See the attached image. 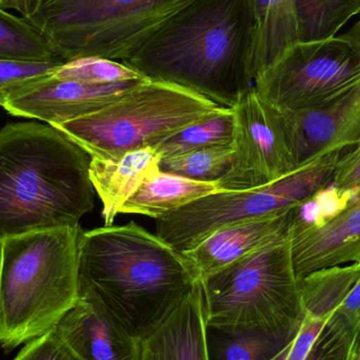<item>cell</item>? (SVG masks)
Here are the masks:
<instances>
[{"instance_id": "obj_1", "label": "cell", "mask_w": 360, "mask_h": 360, "mask_svg": "<svg viewBox=\"0 0 360 360\" xmlns=\"http://www.w3.org/2000/svg\"><path fill=\"white\" fill-rule=\"evenodd\" d=\"M198 281L181 253L135 222L82 233L78 300L98 307L139 342Z\"/></svg>"}, {"instance_id": "obj_2", "label": "cell", "mask_w": 360, "mask_h": 360, "mask_svg": "<svg viewBox=\"0 0 360 360\" xmlns=\"http://www.w3.org/2000/svg\"><path fill=\"white\" fill-rule=\"evenodd\" d=\"M252 50L250 0H198L124 63L147 79L233 108L254 84Z\"/></svg>"}, {"instance_id": "obj_3", "label": "cell", "mask_w": 360, "mask_h": 360, "mask_svg": "<svg viewBox=\"0 0 360 360\" xmlns=\"http://www.w3.org/2000/svg\"><path fill=\"white\" fill-rule=\"evenodd\" d=\"M91 156L58 129L40 122L0 131V241L77 226L94 207Z\"/></svg>"}, {"instance_id": "obj_4", "label": "cell", "mask_w": 360, "mask_h": 360, "mask_svg": "<svg viewBox=\"0 0 360 360\" xmlns=\"http://www.w3.org/2000/svg\"><path fill=\"white\" fill-rule=\"evenodd\" d=\"M80 224L0 241V347L52 331L78 302Z\"/></svg>"}, {"instance_id": "obj_5", "label": "cell", "mask_w": 360, "mask_h": 360, "mask_svg": "<svg viewBox=\"0 0 360 360\" xmlns=\"http://www.w3.org/2000/svg\"><path fill=\"white\" fill-rule=\"evenodd\" d=\"M200 283L210 327L292 340L304 321L290 237L233 262Z\"/></svg>"}, {"instance_id": "obj_6", "label": "cell", "mask_w": 360, "mask_h": 360, "mask_svg": "<svg viewBox=\"0 0 360 360\" xmlns=\"http://www.w3.org/2000/svg\"><path fill=\"white\" fill-rule=\"evenodd\" d=\"M198 0H33L25 17L63 63L101 57L124 63Z\"/></svg>"}, {"instance_id": "obj_7", "label": "cell", "mask_w": 360, "mask_h": 360, "mask_svg": "<svg viewBox=\"0 0 360 360\" xmlns=\"http://www.w3.org/2000/svg\"><path fill=\"white\" fill-rule=\"evenodd\" d=\"M218 107L193 91L147 80L99 111L54 128L91 158L118 160L129 152L155 147Z\"/></svg>"}, {"instance_id": "obj_8", "label": "cell", "mask_w": 360, "mask_h": 360, "mask_svg": "<svg viewBox=\"0 0 360 360\" xmlns=\"http://www.w3.org/2000/svg\"><path fill=\"white\" fill-rule=\"evenodd\" d=\"M344 151L329 152L260 188L222 191L197 199L156 219V235L182 253L224 226L300 207L329 186Z\"/></svg>"}, {"instance_id": "obj_9", "label": "cell", "mask_w": 360, "mask_h": 360, "mask_svg": "<svg viewBox=\"0 0 360 360\" xmlns=\"http://www.w3.org/2000/svg\"><path fill=\"white\" fill-rule=\"evenodd\" d=\"M359 82L360 19L342 35L294 44L253 86L274 109L298 112L321 107Z\"/></svg>"}, {"instance_id": "obj_10", "label": "cell", "mask_w": 360, "mask_h": 360, "mask_svg": "<svg viewBox=\"0 0 360 360\" xmlns=\"http://www.w3.org/2000/svg\"><path fill=\"white\" fill-rule=\"evenodd\" d=\"M232 109L234 154L228 172L217 180L222 191L260 188L298 169L283 112L262 101L254 86Z\"/></svg>"}, {"instance_id": "obj_11", "label": "cell", "mask_w": 360, "mask_h": 360, "mask_svg": "<svg viewBox=\"0 0 360 360\" xmlns=\"http://www.w3.org/2000/svg\"><path fill=\"white\" fill-rule=\"evenodd\" d=\"M290 243L298 281L321 269L360 262V188L323 217L304 221L294 212Z\"/></svg>"}, {"instance_id": "obj_12", "label": "cell", "mask_w": 360, "mask_h": 360, "mask_svg": "<svg viewBox=\"0 0 360 360\" xmlns=\"http://www.w3.org/2000/svg\"><path fill=\"white\" fill-rule=\"evenodd\" d=\"M147 80L93 86L51 75L11 97L4 108L12 115L56 127L99 111Z\"/></svg>"}, {"instance_id": "obj_13", "label": "cell", "mask_w": 360, "mask_h": 360, "mask_svg": "<svg viewBox=\"0 0 360 360\" xmlns=\"http://www.w3.org/2000/svg\"><path fill=\"white\" fill-rule=\"evenodd\" d=\"M283 114L297 168L329 152L356 146L360 139V82L316 109Z\"/></svg>"}, {"instance_id": "obj_14", "label": "cell", "mask_w": 360, "mask_h": 360, "mask_svg": "<svg viewBox=\"0 0 360 360\" xmlns=\"http://www.w3.org/2000/svg\"><path fill=\"white\" fill-rule=\"evenodd\" d=\"M295 207L216 230L188 251L182 252L199 281L250 254L290 237Z\"/></svg>"}, {"instance_id": "obj_15", "label": "cell", "mask_w": 360, "mask_h": 360, "mask_svg": "<svg viewBox=\"0 0 360 360\" xmlns=\"http://www.w3.org/2000/svg\"><path fill=\"white\" fill-rule=\"evenodd\" d=\"M53 331L78 360L139 359L141 342L84 300H78Z\"/></svg>"}, {"instance_id": "obj_16", "label": "cell", "mask_w": 360, "mask_h": 360, "mask_svg": "<svg viewBox=\"0 0 360 360\" xmlns=\"http://www.w3.org/2000/svg\"><path fill=\"white\" fill-rule=\"evenodd\" d=\"M304 319L293 340L271 360H349L359 330L338 312L340 304L302 296Z\"/></svg>"}, {"instance_id": "obj_17", "label": "cell", "mask_w": 360, "mask_h": 360, "mask_svg": "<svg viewBox=\"0 0 360 360\" xmlns=\"http://www.w3.org/2000/svg\"><path fill=\"white\" fill-rule=\"evenodd\" d=\"M139 360H209L200 281L169 316L141 340Z\"/></svg>"}, {"instance_id": "obj_18", "label": "cell", "mask_w": 360, "mask_h": 360, "mask_svg": "<svg viewBox=\"0 0 360 360\" xmlns=\"http://www.w3.org/2000/svg\"><path fill=\"white\" fill-rule=\"evenodd\" d=\"M160 160L154 148L129 152L118 160L91 158L90 179L103 202L105 226H113L122 205L143 180L160 170Z\"/></svg>"}, {"instance_id": "obj_19", "label": "cell", "mask_w": 360, "mask_h": 360, "mask_svg": "<svg viewBox=\"0 0 360 360\" xmlns=\"http://www.w3.org/2000/svg\"><path fill=\"white\" fill-rule=\"evenodd\" d=\"M254 80L300 41L295 0H250Z\"/></svg>"}, {"instance_id": "obj_20", "label": "cell", "mask_w": 360, "mask_h": 360, "mask_svg": "<svg viewBox=\"0 0 360 360\" xmlns=\"http://www.w3.org/2000/svg\"><path fill=\"white\" fill-rule=\"evenodd\" d=\"M219 192L222 190L218 181H198L158 170L143 180L120 207V214L160 219L197 199Z\"/></svg>"}, {"instance_id": "obj_21", "label": "cell", "mask_w": 360, "mask_h": 360, "mask_svg": "<svg viewBox=\"0 0 360 360\" xmlns=\"http://www.w3.org/2000/svg\"><path fill=\"white\" fill-rule=\"evenodd\" d=\"M235 115L232 108L217 110L184 127L154 147L160 158H174L198 150L233 146Z\"/></svg>"}, {"instance_id": "obj_22", "label": "cell", "mask_w": 360, "mask_h": 360, "mask_svg": "<svg viewBox=\"0 0 360 360\" xmlns=\"http://www.w3.org/2000/svg\"><path fill=\"white\" fill-rule=\"evenodd\" d=\"M292 340L259 332L226 331L207 326L209 360H271Z\"/></svg>"}, {"instance_id": "obj_23", "label": "cell", "mask_w": 360, "mask_h": 360, "mask_svg": "<svg viewBox=\"0 0 360 360\" xmlns=\"http://www.w3.org/2000/svg\"><path fill=\"white\" fill-rule=\"evenodd\" d=\"M300 42L321 41L360 13V0H295Z\"/></svg>"}, {"instance_id": "obj_24", "label": "cell", "mask_w": 360, "mask_h": 360, "mask_svg": "<svg viewBox=\"0 0 360 360\" xmlns=\"http://www.w3.org/2000/svg\"><path fill=\"white\" fill-rule=\"evenodd\" d=\"M0 60L60 61L44 36L25 17L15 16L2 8H0Z\"/></svg>"}, {"instance_id": "obj_25", "label": "cell", "mask_w": 360, "mask_h": 360, "mask_svg": "<svg viewBox=\"0 0 360 360\" xmlns=\"http://www.w3.org/2000/svg\"><path fill=\"white\" fill-rule=\"evenodd\" d=\"M234 148L215 147L162 158L160 170L198 181H217L232 164Z\"/></svg>"}, {"instance_id": "obj_26", "label": "cell", "mask_w": 360, "mask_h": 360, "mask_svg": "<svg viewBox=\"0 0 360 360\" xmlns=\"http://www.w3.org/2000/svg\"><path fill=\"white\" fill-rule=\"evenodd\" d=\"M53 76L60 79L75 80L93 86L147 79L124 63L101 57H82L67 61L59 65Z\"/></svg>"}, {"instance_id": "obj_27", "label": "cell", "mask_w": 360, "mask_h": 360, "mask_svg": "<svg viewBox=\"0 0 360 360\" xmlns=\"http://www.w3.org/2000/svg\"><path fill=\"white\" fill-rule=\"evenodd\" d=\"M63 63L0 60V105L4 107L11 97L30 84L53 75Z\"/></svg>"}, {"instance_id": "obj_28", "label": "cell", "mask_w": 360, "mask_h": 360, "mask_svg": "<svg viewBox=\"0 0 360 360\" xmlns=\"http://www.w3.org/2000/svg\"><path fill=\"white\" fill-rule=\"evenodd\" d=\"M360 188V151L353 149L342 155L329 186L321 191L319 198L332 210H338Z\"/></svg>"}, {"instance_id": "obj_29", "label": "cell", "mask_w": 360, "mask_h": 360, "mask_svg": "<svg viewBox=\"0 0 360 360\" xmlns=\"http://www.w3.org/2000/svg\"><path fill=\"white\" fill-rule=\"evenodd\" d=\"M13 360H78L54 331L27 342Z\"/></svg>"}, {"instance_id": "obj_30", "label": "cell", "mask_w": 360, "mask_h": 360, "mask_svg": "<svg viewBox=\"0 0 360 360\" xmlns=\"http://www.w3.org/2000/svg\"><path fill=\"white\" fill-rule=\"evenodd\" d=\"M353 327L360 330V277L338 310Z\"/></svg>"}, {"instance_id": "obj_31", "label": "cell", "mask_w": 360, "mask_h": 360, "mask_svg": "<svg viewBox=\"0 0 360 360\" xmlns=\"http://www.w3.org/2000/svg\"><path fill=\"white\" fill-rule=\"evenodd\" d=\"M33 0H0V8L4 10H14L20 16L27 17L31 11Z\"/></svg>"}, {"instance_id": "obj_32", "label": "cell", "mask_w": 360, "mask_h": 360, "mask_svg": "<svg viewBox=\"0 0 360 360\" xmlns=\"http://www.w3.org/2000/svg\"><path fill=\"white\" fill-rule=\"evenodd\" d=\"M349 360H360V330L356 338H355L354 342H353Z\"/></svg>"}, {"instance_id": "obj_33", "label": "cell", "mask_w": 360, "mask_h": 360, "mask_svg": "<svg viewBox=\"0 0 360 360\" xmlns=\"http://www.w3.org/2000/svg\"><path fill=\"white\" fill-rule=\"evenodd\" d=\"M356 151H360V139L359 143H356V146H355V149Z\"/></svg>"}]
</instances>
